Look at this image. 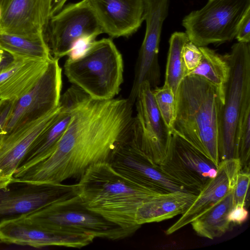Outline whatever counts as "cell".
Instances as JSON below:
<instances>
[{
    "instance_id": "cell-1",
    "label": "cell",
    "mask_w": 250,
    "mask_h": 250,
    "mask_svg": "<svg viewBox=\"0 0 250 250\" xmlns=\"http://www.w3.org/2000/svg\"><path fill=\"white\" fill-rule=\"evenodd\" d=\"M128 99L96 100L87 94L71 111L70 123L53 152L13 177L36 183H62L80 178L91 166L108 163L133 120Z\"/></svg>"
},
{
    "instance_id": "cell-2",
    "label": "cell",
    "mask_w": 250,
    "mask_h": 250,
    "mask_svg": "<svg viewBox=\"0 0 250 250\" xmlns=\"http://www.w3.org/2000/svg\"><path fill=\"white\" fill-rule=\"evenodd\" d=\"M175 96L171 133L186 140L217 167L219 118L224 94L206 79L186 76Z\"/></svg>"
},
{
    "instance_id": "cell-3",
    "label": "cell",
    "mask_w": 250,
    "mask_h": 250,
    "mask_svg": "<svg viewBox=\"0 0 250 250\" xmlns=\"http://www.w3.org/2000/svg\"><path fill=\"white\" fill-rule=\"evenodd\" d=\"M78 184V195L88 208L135 231L141 226L136 222L140 207L153 196L161 194L131 181L107 162L91 166Z\"/></svg>"
},
{
    "instance_id": "cell-4",
    "label": "cell",
    "mask_w": 250,
    "mask_h": 250,
    "mask_svg": "<svg viewBox=\"0 0 250 250\" xmlns=\"http://www.w3.org/2000/svg\"><path fill=\"white\" fill-rule=\"evenodd\" d=\"M63 68L68 81L93 99L114 98L123 82V57L110 38L96 40L76 59L67 58Z\"/></svg>"
},
{
    "instance_id": "cell-5",
    "label": "cell",
    "mask_w": 250,
    "mask_h": 250,
    "mask_svg": "<svg viewBox=\"0 0 250 250\" xmlns=\"http://www.w3.org/2000/svg\"><path fill=\"white\" fill-rule=\"evenodd\" d=\"M229 66L220 114L218 154L220 162L236 158L240 123L250 105V44L238 42L224 55ZM220 163V162H219Z\"/></svg>"
},
{
    "instance_id": "cell-6",
    "label": "cell",
    "mask_w": 250,
    "mask_h": 250,
    "mask_svg": "<svg viewBox=\"0 0 250 250\" xmlns=\"http://www.w3.org/2000/svg\"><path fill=\"white\" fill-rule=\"evenodd\" d=\"M43 228L69 233L90 234L112 240L129 237L136 231L124 228L88 208L78 194L54 203L25 216Z\"/></svg>"
},
{
    "instance_id": "cell-7",
    "label": "cell",
    "mask_w": 250,
    "mask_h": 250,
    "mask_svg": "<svg viewBox=\"0 0 250 250\" xmlns=\"http://www.w3.org/2000/svg\"><path fill=\"white\" fill-rule=\"evenodd\" d=\"M250 0H208L185 16L182 25L189 40L198 47L221 43L235 38Z\"/></svg>"
},
{
    "instance_id": "cell-8",
    "label": "cell",
    "mask_w": 250,
    "mask_h": 250,
    "mask_svg": "<svg viewBox=\"0 0 250 250\" xmlns=\"http://www.w3.org/2000/svg\"><path fill=\"white\" fill-rule=\"evenodd\" d=\"M78 184L12 179L0 188V224L78 194Z\"/></svg>"
},
{
    "instance_id": "cell-9",
    "label": "cell",
    "mask_w": 250,
    "mask_h": 250,
    "mask_svg": "<svg viewBox=\"0 0 250 250\" xmlns=\"http://www.w3.org/2000/svg\"><path fill=\"white\" fill-rule=\"evenodd\" d=\"M159 168L171 180L197 195L216 176L218 167L186 140L171 133L166 157Z\"/></svg>"
},
{
    "instance_id": "cell-10",
    "label": "cell",
    "mask_w": 250,
    "mask_h": 250,
    "mask_svg": "<svg viewBox=\"0 0 250 250\" xmlns=\"http://www.w3.org/2000/svg\"><path fill=\"white\" fill-rule=\"evenodd\" d=\"M103 33L87 0L63 6L50 17L44 37L51 56L67 55L74 42L82 36Z\"/></svg>"
},
{
    "instance_id": "cell-11",
    "label": "cell",
    "mask_w": 250,
    "mask_h": 250,
    "mask_svg": "<svg viewBox=\"0 0 250 250\" xmlns=\"http://www.w3.org/2000/svg\"><path fill=\"white\" fill-rule=\"evenodd\" d=\"M62 71L59 59L52 57L33 87L15 102L4 134L46 115L58 106L62 87Z\"/></svg>"
},
{
    "instance_id": "cell-12",
    "label": "cell",
    "mask_w": 250,
    "mask_h": 250,
    "mask_svg": "<svg viewBox=\"0 0 250 250\" xmlns=\"http://www.w3.org/2000/svg\"><path fill=\"white\" fill-rule=\"evenodd\" d=\"M108 163L131 181L160 193L190 192L167 177L141 151L134 138L132 124L127 135L114 150Z\"/></svg>"
},
{
    "instance_id": "cell-13",
    "label": "cell",
    "mask_w": 250,
    "mask_h": 250,
    "mask_svg": "<svg viewBox=\"0 0 250 250\" xmlns=\"http://www.w3.org/2000/svg\"><path fill=\"white\" fill-rule=\"evenodd\" d=\"M135 101L136 116L141 123L136 136L137 145L150 161L159 167L166 157L171 131L157 107L148 82L142 83Z\"/></svg>"
},
{
    "instance_id": "cell-14",
    "label": "cell",
    "mask_w": 250,
    "mask_h": 250,
    "mask_svg": "<svg viewBox=\"0 0 250 250\" xmlns=\"http://www.w3.org/2000/svg\"><path fill=\"white\" fill-rule=\"evenodd\" d=\"M95 238L90 234L43 228L29 221L25 216L0 224V240L7 244L38 248L60 246L80 249L92 243Z\"/></svg>"
},
{
    "instance_id": "cell-15",
    "label": "cell",
    "mask_w": 250,
    "mask_h": 250,
    "mask_svg": "<svg viewBox=\"0 0 250 250\" xmlns=\"http://www.w3.org/2000/svg\"><path fill=\"white\" fill-rule=\"evenodd\" d=\"M51 1L0 0V33L33 40L44 37L50 18Z\"/></svg>"
},
{
    "instance_id": "cell-16",
    "label": "cell",
    "mask_w": 250,
    "mask_h": 250,
    "mask_svg": "<svg viewBox=\"0 0 250 250\" xmlns=\"http://www.w3.org/2000/svg\"><path fill=\"white\" fill-rule=\"evenodd\" d=\"M103 33L110 38L128 37L144 20V0H87Z\"/></svg>"
},
{
    "instance_id": "cell-17",
    "label": "cell",
    "mask_w": 250,
    "mask_h": 250,
    "mask_svg": "<svg viewBox=\"0 0 250 250\" xmlns=\"http://www.w3.org/2000/svg\"><path fill=\"white\" fill-rule=\"evenodd\" d=\"M241 169V162L238 158L220 162L216 176L204 185L192 204L181 217L167 229L166 234H171L190 224L232 191L237 175Z\"/></svg>"
},
{
    "instance_id": "cell-18",
    "label": "cell",
    "mask_w": 250,
    "mask_h": 250,
    "mask_svg": "<svg viewBox=\"0 0 250 250\" xmlns=\"http://www.w3.org/2000/svg\"><path fill=\"white\" fill-rule=\"evenodd\" d=\"M61 109L59 104L46 115L4 135L0 143V178L13 177L32 144L52 122Z\"/></svg>"
},
{
    "instance_id": "cell-19",
    "label": "cell",
    "mask_w": 250,
    "mask_h": 250,
    "mask_svg": "<svg viewBox=\"0 0 250 250\" xmlns=\"http://www.w3.org/2000/svg\"><path fill=\"white\" fill-rule=\"evenodd\" d=\"M52 57L16 58L12 65L0 73V100L17 101L26 93L41 77Z\"/></svg>"
},
{
    "instance_id": "cell-20",
    "label": "cell",
    "mask_w": 250,
    "mask_h": 250,
    "mask_svg": "<svg viewBox=\"0 0 250 250\" xmlns=\"http://www.w3.org/2000/svg\"><path fill=\"white\" fill-rule=\"evenodd\" d=\"M196 194L176 191L155 195L144 203L136 215L137 224L159 222L184 213L194 202Z\"/></svg>"
},
{
    "instance_id": "cell-21",
    "label": "cell",
    "mask_w": 250,
    "mask_h": 250,
    "mask_svg": "<svg viewBox=\"0 0 250 250\" xmlns=\"http://www.w3.org/2000/svg\"><path fill=\"white\" fill-rule=\"evenodd\" d=\"M59 104L61 106L59 113L34 141L15 172L42 161L54 150L70 123L71 111L75 107L69 103L60 102Z\"/></svg>"
},
{
    "instance_id": "cell-22",
    "label": "cell",
    "mask_w": 250,
    "mask_h": 250,
    "mask_svg": "<svg viewBox=\"0 0 250 250\" xmlns=\"http://www.w3.org/2000/svg\"><path fill=\"white\" fill-rule=\"evenodd\" d=\"M233 206L232 190L193 220L190 223L192 229L198 236L209 239L222 236L229 228L227 217Z\"/></svg>"
},
{
    "instance_id": "cell-23",
    "label": "cell",
    "mask_w": 250,
    "mask_h": 250,
    "mask_svg": "<svg viewBox=\"0 0 250 250\" xmlns=\"http://www.w3.org/2000/svg\"><path fill=\"white\" fill-rule=\"evenodd\" d=\"M0 48L15 58L49 59L52 57L44 37L33 40L0 33Z\"/></svg>"
},
{
    "instance_id": "cell-24",
    "label": "cell",
    "mask_w": 250,
    "mask_h": 250,
    "mask_svg": "<svg viewBox=\"0 0 250 250\" xmlns=\"http://www.w3.org/2000/svg\"><path fill=\"white\" fill-rule=\"evenodd\" d=\"M199 47L202 54L201 62L188 75H195L206 79L224 94L225 85L229 73L228 61L224 55H221L206 46Z\"/></svg>"
},
{
    "instance_id": "cell-25",
    "label": "cell",
    "mask_w": 250,
    "mask_h": 250,
    "mask_svg": "<svg viewBox=\"0 0 250 250\" xmlns=\"http://www.w3.org/2000/svg\"><path fill=\"white\" fill-rule=\"evenodd\" d=\"M188 41L187 35L183 32H174L169 39L164 84L175 95L181 82L187 76L182 53L184 45Z\"/></svg>"
},
{
    "instance_id": "cell-26",
    "label": "cell",
    "mask_w": 250,
    "mask_h": 250,
    "mask_svg": "<svg viewBox=\"0 0 250 250\" xmlns=\"http://www.w3.org/2000/svg\"><path fill=\"white\" fill-rule=\"evenodd\" d=\"M152 94L162 118L171 131L175 115V96L173 92L164 84L162 87L152 90Z\"/></svg>"
},
{
    "instance_id": "cell-27",
    "label": "cell",
    "mask_w": 250,
    "mask_h": 250,
    "mask_svg": "<svg viewBox=\"0 0 250 250\" xmlns=\"http://www.w3.org/2000/svg\"><path fill=\"white\" fill-rule=\"evenodd\" d=\"M250 152V105L245 110L239 130L236 158H238L242 168H249Z\"/></svg>"
},
{
    "instance_id": "cell-28",
    "label": "cell",
    "mask_w": 250,
    "mask_h": 250,
    "mask_svg": "<svg viewBox=\"0 0 250 250\" xmlns=\"http://www.w3.org/2000/svg\"><path fill=\"white\" fill-rule=\"evenodd\" d=\"M250 181V168H242L237 175L233 189L234 205L242 204L245 206Z\"/></svg>"
},
{
    "instance_id": "cell-29",
    "label": "cell",
    "mask_w": 250,
    "mask_h": 250,
    "mask_svg": "<svg viewBox=\"0 0 250 250\" xmlns=\"http://www.w3.org/2000/svg\"><path fill=\"white\" fill-rule=\"evenodd\" d=\"M182 54L187 76L198 66L202 54L199 47L190 41L184 45Z\"/></svg>"
},
{
    "instance_id": "cell-30",
    "label": "cell",
    "mask_w": 250,
    "mask_h": 250,
    "mask_svg": "<svg viewBox=\"0 0 250 250\" xmlns=\"http://www.w3.org/2000/svg\"><path fill=\"white\" fill-rule=\"evenodd\" d=\"M99 35L92 34L81 37L77 40L72 45L67 55L68 58L76 59L85 53Z\"/></svg>"
},
{
    "instance_id": "cell-31",
    "label": "cell",
    "mask_w": 250,
    "mask_h": 250,
    "mask_svg": "<svg viewBox=\"0 0 250 250\" xmlns=\"http://www.w3.org/2000/svg\"><path fill=\"white\" fill-rule=\"evenodd\" d=\"M16 101L0 100V143Z\"/></svg>"
},
{
    "instance_id": "cell-32",
    "label": "cell",
    "mask_w": 250,
    "mask_h": 250,
    "mask_svg": "<svg viewBox=\"0 0 250 250\" xmlns=\"http://www.w3.org/2000/svg\"><path fill=\"white\" fill-rule=\"evenodd\" d=\"M249 212L245 206L242 204L234 205L228 213V220L231 223L241 225L248 218Z\"/></svg>"
},
{
    "instance_id": "cell-33",
    "label": "cell",
    "mask_w": 250,
    "mask_h": 250,
    "mask_svg": "<svg viewBox=\"0 0 250 250\" xmlns=\"http://www.w3.org/2000/svg\"><path fill=\"white\" fill-rule=\"evenodd\" d=\"M238 42L249 43L250 42V10L243 17L238 26L235 36Z\"/></svg>"
},
{
    "instance_id": "cell-34",
    "label": "cell",
    "mask_w": 250,
    "mask_h": 250,
    "mask_svg": "<svg viewBox=\"0 0 250 250\" xmlns=\"http://www.w3.org/2000/svg\"><path fill=\"white\" fill-rule=\"evenodd\" d=\"M15 60L13 56L0 48V73L12 65Z\"/></svg>"
},
{
    "instance_id": "cell-35",
    "label": "cell",
    "mask_w": 250,
    "mask_h": 250,
    "mask_svg": "<svg viewBox=\"0 0 250 250\" xmlns=\"http://www.w3.org/2000/svg\"><path fill=\"white\" fill-rule=\"evenodd\" d=\"M67 0H52L50 17L59 12L64 6Z\"/></svg>"
},
{
    "instance_id": "cell-36",
    "label": "cell",
    "mask_w": 250,
    "mask_h": 250,
    "mask_svg": "<svg viewBox=\"0 0 250 250\" xmlns=\"http://www.w3.org/2000/svg\"><path fill=\"white\" fill-rule=\"evenodd\" d=\"M12 178L9 179L0 178V188L5 186Z\"/></svg>"
},
{
    "instance_id": "cell-37",
    "label": "cell",
    "mask_w": 250,
    "mask_h": 250,
    "mask_svg": "<svg viewBox=\"0 0 250 250\" xmlns=\"http://www.w3.org/2000/svg\"><path fill=\"white\" fill-rule=\"evenodd\" d=\"M1 13H2V11H1V5H0V19L1 16Z\"/></svg>"
}]
</instances>
